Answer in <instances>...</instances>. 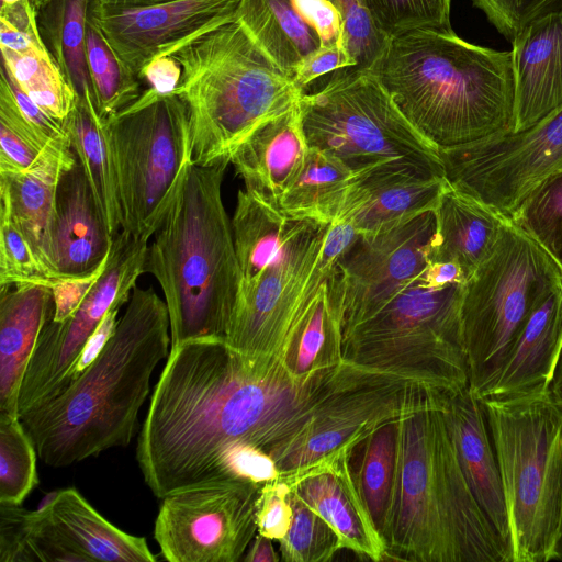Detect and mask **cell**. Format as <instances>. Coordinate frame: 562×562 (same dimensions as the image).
Instances as JSON below:
<instances>
[{
    "label": "cell",
    "instance_id": "obj_28",
    "mask_svg": "<svg viewBox=\"0 0 562 562\" xmlns=\"http://www.w3.org/2000/svg\"><path fill=\"white\" fill-rule=\"evenodd\" d=\"M434 213L428 262H456L468 280L494 249L508 218L448 181Z\"/></svg>",
    "mask_w": 562,
    "mask_h": 562
},
{
    "label": "cell",
    "instance_id": "obj_33",
    "mask_svg": "<svg viewBox=\"0 0 562 562\" xmlns=\"http://www.w3.org/2000/svg\"><path fill=\"white\" fill-rule=\"evenodd\" d=\"M65 125L71 147L89 180L109 232L114 237L122 231V210L110 150L94 103L78 95Z\"/></svg>",
    "mask_w": 562,
    "mask_h": 562
},
{
    "label": "cell",
    "instance_id": "obj_29",
    "mask_svg": "<svg viewBox=\"0 0 562 562\" xmlns=\"http://www.w3.org/2000/svg\"><path fill=\"white\" fill-rule=\"evenodd\" d=\"M342 318L344 284L337 263L294 322L281 362L300 379L339 364Z\"/></svg>",
    "mask_w": 562,
    "mask_h": 562
},
{
    "label": "cell",
    "instance_id": "obj_60",
    "mask_svg": "<svg viewBox=\"0 0 562 562\" xmlns=\"http://www.w3.org/2000/svg\"><path fill=\"white\" fill-rule=\"evenodd\" d=\"M22 0H1V4L3 5H10V4H14V3H18Z\"/></svg>",
    "mask_w": 562,
    "mask_h": 562
},
{
    "label": "cell",
    "instance_id": "obj_38",
    "mask_svg": "<svg viewBox=\"0 0 562 562\" xmlns=\"http://www.w3.org/2000/svg\"><path fill=\"white\" fill-rule=\"evenodd\" d=\"M37 457L21 418L0 413V505L21 506L38 484Z\"/></svg>",
    "mask_w": 562,
    "mask_h": 562
},
{
    "label": "cell",
    "instance_id": "obj_46",
    "mask_svg": "<svg viewBox=\"0 0 562 562\" xmlns=\"http://www.w3.org/2000/svg\"><path fill=\"white\" fill-rule=\"evenodd\" d=\"M291 488L282 476L260 486L255 514L258 533L277 541L288 533L293 520Z\"/></svg>",
    "mask_w": 562,
    "mask_h": 562
},
{
    "label": "cell",
    "instance_id": "obj_45",
    "mask_svg": "<svg viewBox=\"0 0 562 562\" xmlns=\"http://www.w3.org/2000/svg\"><path fill=\"white\" fill-rule=\"evenodd\" d=\"M472 2L510 42L533 19L562 9V0H472Z\"/></svg>",
    "mask_w": 562,
    "mask_h": 562
},
{
    "label": "cell",
    "instance_id": "obj_41",
    "mask_svg": "<svg viewBox=\"0 0 562 562\" xmlns=\"http://www.w3.org/2000/svg\"><path fill=\"white\" fill-rule=\"evenodd\" d=\"M378 27L390 38L428 29L452 31L451 0H363Z\"/></svg>",
    "mask_w": 562,
    "mask_h": 562
},
{
    "label": "cell",
    "instance_id": "obj_49",
    "mask_svg": "<svg viewBox=\"0 0 562 562\" xmlns=\"http://www.w3.org/2000/svg\"><path fill=\"white\" fill-rule=\"evenodd\" d=\"M121 306L112 307L108 314L103 317L99 326L88 338L87 342L82 347L80 353L76 358L75 362L70 367L64 380L63 391L77 378H79L83 371L99 357L104 349L105 345L113 336L117 326V313ZM61 391V392H63ZM60 392V393H61Z\"/></svg>",
    "mask_w": 562,
    "mask_h": 562
},
{
    "label": "cell",
    "instance_id": "obj_20",
    "mask_svg": "<svg viewBox=\"0 0 562 562\" xmlns=\"http://www.w3.org/2000/svg\"><path fill=\"white\" fill-rule=\"evenodd\" d=\"M112 240L89 180L76 157L63 170L56 191L52 245L57 278L74 280L100 273Z\"/></svg>",
    "mask_w": 562,
    "mask_h": 562
},
{
    "label": "cell",
    "instance_id": "obj_47",
    "mask_svg": "<svg viewBox=\"0 0 562 562\" xmlns=\"http://www.w3.org/2000/svg\"><path fill=\"white\" fill-rule=\"evenodd\" d=\"M26 515L20 506L0 505V562H30Z\"/></svg>",
    "mask_w": 562,
    "mask_h": 562
},
{
    "label": "cell",
    "instance_id": "obj_54",
    "mask_svg": "<svg viewBox=\"0 0 562 562\" xmlns=\"http://www.w3.org/2000/svg\"><path fill=\"white\" fill-rule=\"evenodd\" d=\"M0 47L20 54L49 52L43 40L35 38L0 19Z\"/></svg>",
    "mask_w": 562,
    "mask_h": 562
},
{
    "label": "cell",
    "instance_id": "obj_26",
    "mask_svg": "<svg viewBox=\"0 0 562 562\" xmlns=\"http://www.w3.org/2000/svg\"><path fill=\"white\" fill-rule=\"evenodd\" d=\"M74 562H155L146 539L108 521L75 488L57 491L41 508Z\"/></svg>",
    "mask_w": 562,
    "mask_h": 562
},
{
    "label": "cell",
    "instance_id": "obj_12",
    "mask_svg": "<svg viewBox=\"0 0 562 562\" xmlns=\"http://www.w3.org/2000/svg\"><path fill=\"white\" fill-rule=\"evenodd\" d=\"M449 393L422 380L355 363L305 427L268 453L280 474L288 473L359 441L389 422L443 408Z\"/></svg>",
    "mask_w": 562,
    "mask_h": 562
},
{
    "label": "cell",
    "instance_id": "obj_57",
    "mask_svg": "<svg viewBox=\"0 0 562 562\" xmlns=\"http://www.w3.org/2000/svg\"><path fill=\"white\" fill-rule=\"evenodd\" d=\"M91 2L106 5V7H138V5H149V4H156L172 0H90Z\"/></svg>",
    "mask_w": 562,
    "mask_h": 562
},
{
    "label": "cell",
    "instance_id": "obj_43",
    "mask_svg": "<svg viewBox=\"0 0 562 562\" xmlns=\"http://www.w3.org/2000/svg\"><path fill=\"white\" fill-rule=\"evenodd\" d=\"M57 282L15 224L9 217L0 216V285L33 283L53 288Z\"/></svg>",
    "mask_w": 562,
    "mask_h": 562
},
{
    "label": "cell",
    "instance_id": "obj_32",
    "mask_svg": "<svg viewBox=\"0 0 562 562\" xmlns=\"http://www.w3.org/2000/svg\"><path fill=\"white\" fill-rule=\"evenodd\" d=\"M355 175L335 156L310 147L301 171L278 206L289 216L331 224L339 216Z\"/></svg>",
    "mask_w": 562,
    "mask_h": 562
},
{
    "label": "cell",
    "instance_id": "obj_8",
    "mask_svg": "<svg viewBox=\"0 0 562 562\" xmlns=\"http://www.w3.org/2000/svg\"><path fill=\"white\" fill-rule=\"evenodd\" d=\"M299 110L310 147L338 158L356 177H445L439 148L402 113L368 70L346 67L303 93Z\"/></svg>",
    "mask_w": 562,
    "mask_h": 562
},
{
    "label": "cell",
    "instance_id": "obj_14",
    "mask_svg": "<svg viewBox=\"0 0 562 562\" xmlns=\"http://www.w3.org/2000/svg\"><path fill=\"white\" fill-rule=\"evenodd\" d=\"M261 485L222 479L161 498L154 538L169 562H237L257 533Z\"/></svg>",
    "mask_w": 562,
    "mask_h": 562
},
{
    "label": "cell",
    "instance_id": "obj_4",
    "mask_svg": "<svg viewBox=\"0 0 562 562\" xmlns=\"http://www.w3.org/2000/svg\"><path fill=\"white\" fill-rule=\"evenodd\" d=\"M229 161L187 167L147 247L144 271L158 281L170 322V349L225 338L240 285L232 220L222 184Z\"/></svg>",
    "mask_w": 562,
    "mask_h": 562
},
{
    "label": "cell",
    "instance_id": "obj_44",
    "mask_svg": "<svg viewBox=\"0 0 562 562\" xmlns=\"http://www.w3.org/2000/svg\"><path fill=\"white\" fill-rule=\"evenodd\" d=\"M280 476L274 460L261 448L248 442H233L220 454L215 480L240 479L262 485Z\"/></svg>",
    "mask_w": 562,
    "mask_h": 562
},
{
    "label": "cell",
    "instance_id": "obj_55",
    "mask_svg": "<svg viewBox=\"0 0 562 562\" xmlns=\"http://www.w3.org/2000/svg\"><path fill=\"white\" fill-rule=\"evenodd\" d=\"M248 548L241 559L245 562H278L281 560L272 544V539L258 532Z\"/></svg>",
    "mask_w": 562,
    "mask_h": 562
},
{
    "label": "cell",
    "instance_id": "obj_9",
    "mask_svg": "<svg viewBox=\"0 0 562 562\" xmlns=\"http://www.w3.org/2000/svg\"><path fill=\"white\" fill-rule=\"evenodd\" d=\"M418 276L375 314L342 334V358L459 391L469 386L461 325L464 283L435 289L423 285Z\"/></svg>",
    "mask_w": 562,
    "mask_h": 562
},
{
    "label": "cell",
    "instance_id": "obj_34",
    "mask_svg": "<svg viewBox=\"0 0 562 562\" xmlns=\"http://www.w3.org/2000/svg\"><path fill=\"white\" fill-rule=\"evenodd\" d=\"M90 0H53L42 10V24L55 63L79 97L93 101L86 55Z\"/></svg>",
    "mask_w": 562,
    "mask_h": 562
},
{
    "label": "cell",
    "instance_id": "obj_11",
    "mask_svg": "<svg viewBox=\"0 0 562 562\" xmlns=\"http://www.w3.org/2000/svg\"><path fill=\"white\" fill-rule=\"evenodd\" d=\"M102 127L116 179L122 231L148 241L192 162L187 110L176 94L148 88Z\"/></svg>",
    "mask_w": 562,
    "mask_h": 562
},
{
    "label": "cell",
    "instance_id": "obj_1",
    "mask_svg": "<svg viewBox=\"0 0 562 562\" xmlns=\"http://www.w3.org/2000/svg\"><path fill=\"white\" fill-rule=\"evenodd\" d=\"M355 363L300 379L279 360L200 338L170 349L140 428L136 460L162 498L214 481L221 452L248 442L267 453L295 436L347 379Z\"/></svg>",
    "mask_w": 562,
    "mask_h": 562
},
{
    "label": "cell",
    "instance_id": "obj_51",
    "mask_svg": "<svg viewBox=\"0 0 562 562\" xmlns=\"http://www.w3.org/2000/svg\"><path fill=\"white\" fill-rule=\"evenodd\" d=\"M180 78L181 66L171 55L153 59L140 72V79H146L149 88L162 95L171 94L178 87Z\"/></svg>",
    "mask_w": 562,
    "mask_h": 562
},
{
    "label": "cell",
    "instance_id": "obj_48",
    "mask_svg": "<svg viewBox=\"0 0 562 562\" xmlns=\"http://www.w3.org/2000/svg\"><path fill=\"white\" fill-rule=\"evenodd\" d=\"M346 67H353V61L342 44L323 46L301 64L293 82L305 92V88L318 77Z\"/></svg>",
    "mask_w": 562,
    "mask_h": 562
},
{
    "label": "cell",
    "instance_id": "obj_25",
    "mask_svg": "<svg viewBox=\"0 0 562 562\" xmlns=\"http://www.w3.org/2000/svg\"><path fill=\"white\" fill-rule=\"evenodd\" d=\"M447 187L445 177L370 176L355 179L336 221L360 235H374L435 211Z\"/></svg>",
    "mask_w": 562,
    "mask_h": 562
},
{
    "label": "cell",
    "instance_id": "obj_39",
    "mask_svg": "<svg viewBox=\"0 0 562 562\" xmlns=\"http://www.w3.org/2000/svg\"><path fill=\"white\" fill-rule=\"evenodd\" d=\"M48 145L23 115L8 78L1 70L0 175L29 170Z\"/></svg>",
    "mask_w": 562,
    "mask_h": 562
},
{
    "label": "cell",
    "instance_id": "obj_58",
    "mask_svg": "<svg viewBox=\"0 0 562 562\" xmlns=\"http://www.w3.org/2000/svg\"><path fill=\"white\" fill-rule=\"evenodd\" d=\"M562 561V520L559 531V537L554 547L553 555L551 561Z\"/></svg>",
    "mask_w": 562,
    "mask_h": 562
},
{
    "label": "cell",
    "instance_id": "obj_21",
    "mask_svg": "<svg viewBox=\"0 0 562 562\" xmlns=\"http://www.w3.org/2000/svg\"><path fill=\"white\" fill-rule=\"evenodd\" d=\"M442 414L461 470L476 502L512 551L501 472L481 398L470 385L449 393Z\"/></svg>",
    "mask_w": 562,
    "mask_h": 562
},
{
    "label": "cell",
    "instance_id": "obj_17",
    "mask_svg": "<svg viewBox=\"0 0 562 562\" xmlns=\"http://www.w3.org/2000/svg\"><path fill=\"white\" fill-rule=\"evenodd\" d=\"M434 211L374 234L360 235L338 260L344 284L342 334L375 314L428 265Z\"/></svg>",
    "mask_w": 562,
    "mask_h": 562
},
{
    "label": "cell",
    "instance_id": "obj_2",
    "mask_svg": "<svg viewBox=\"0 0 562 562\" xmlns=\"http://www.w3.org/2000/svg\"><path fill=\"white\" fill-rule=\"evenodd\" d=\"M170 344L165 300L153 288L135 285L99 357L56 397L20 417L41 461L64 468L128 446L151 374Z\"/></svg>",
    "mask_w": 562,
    "mask_h": 562
},
{
    "label": "cell",
    "instance_id": "obj_59",
    "mask_svg": "<svg viewBox=\"0 0 562 562\" xmlns=\"http://www.w3.org/2000/svg\"><path fill=\"white\" fill-rule=\"evenodd\" d=\"M53 0H31L33 7L36 11L42 10L46 4L52 2Z\"/></svg>",
    "mask_w": 562,
    "mask_h": 562
},
{
    "label": "cell",
    "instance_id": "obj_23",
    "mask_svg": "<svg viewBox=\"0 0 562 562\" xmlns=\"http://www.w3.org/2000/svg\"><path fill=\"white\" fill-rule=\"evenodd\" d=\"M69 137L50 143L26 171L0 175V216L21 231L46 271L54 269L52 233L57 184L63 170L76 159Z\"/></svg>",
    "mask_w": 562,
    "mask_h": 562
},
{
    "label": "cell",
    "instance_id": "obj_3",
    "mask_svg": "<svg viewBox=\"0 0 562 562\" xmlns=\"http://www.w3.org/2000/svg\"><path fill=\"white\" fill-rule=\"evenodd\" d=\"M368 70L438 148L514 130L512 52L469 43L453 31L418 29L392 37Z\"/></svg>",
    "mask_w": 562,
    "mask_h": 562
},
{
    "label": "cell",
    "instance_id": "obj_53",
    "mask_svg": "<svg viewBox=\"0 0 562 562\" xmlns=\"http://www.w3.org/2000/svg\"><path fill=\"white\" fill-rule=\"evenodd\" d=\"M36 13L37 11L31 0H22L10 5L1 4L0 19L35 38L43 40L37 25Z\"/></svg>",
    "mask_w": 562,
    "mask_h": 562
},
{
    "label": "cell",
    "instance_id": "obj_27",
    "mask_svg": "<svg viewBox=\"0 0 562 562\" xmlns=\"http://www.w3.org/2000/svg\"><path fill=\"white\" fill-rule=\"evenodd\" d=\"M53 290L33 283L0 285V413L19 416L23 378L45 322Z\"/></svg>",
    "mask_w": 562,
    "mask_h": 562
},
{
    "label": "cell",
    "instance_id": "obj_7",
    "mask_svg": "<svg viewBox=\"0 0 562 562\" xmlns=\"http://www.w3.org/2000/svg\"><path fill=\"white\" fill-rule=\"evenodd\" d=\"M480 398L501 472L513 562L551 561L562 520V411L547 390Z\"/></svg>",
    "mask_w": 562,
    "mask_h": 562
},
{
    "label": "cell",
    "instance_id": "obj_42",
    "mask_svg": "<svg viewBox=\"0 0 562 562\" xmlns=\"http://www.w3.org/2000/svg\"><path fill=\"white\" fill-rule=\"evenodd\" d=\"M342 23L344 45L353 67L370 69L390 43L376 25L363 0H331Z\"/></svg>",
    "mask_w": 562,
    "mask_h": 562
},
{
    "label": "cell",
    "instance_id": "obj_37",
    "mask_svg": "<svg viewBox=\"0 0 562 562\" xmlns=\"http://www.w3.org/2000/svg\"><path fill=\"white\" fill-rule=\"evenodd\" d=\"M508 220L536 241L562 272V171L537 186Z\"/></svg>",
    "mask_w": 562,
    "mask_h": 562
},
{
    "label": "cell",
    "instance_id": "obj_50",
    "mask_svg": "<svg viewBox=\"0 0 562 562\" xmlns=\"http://www.w3.org/2000/svg\"><path fill=\"white\" fill-rule=\"evenodd\" d=\"M100 273L83 279L60 280L52 288L55 322H63L76 312Z\"/></svg>",
    "mask_w": 562,
    "mask_h": 562
},
{
    "label": "cell",
    "instance_id": "obj_56",
    "mask_svg": "<svg viewBox=\"0 0 562 562\" xmlns=\"http://www.w3.org/2000/svg\"><path fill=\"white\" fill-rule=\"evenodd\" d=\"M547 393L552 402L562 411V346L547 384Z\"/></svg>",
    "mask_w": 562,
    "mask_h": 562
},
{
    "label": "cell",
    "instance_id": "obj_40",
    "mask_svg": "<svg viewBox=\"0 0 562 562\" xmlns=\"http://www.w3.org/2000/svg\"><path fill=\"white\" fill-rule=\"evenodd\" d=\"M293 520L288 533L279 540V552L286 562H328L342 549L329 524L310 508L291 488Z\"/></svg>",
    "mask_w": 562,
    "mask_h": 562
},
{
    "label": "cell",
    "instance_id": "obj_30",
    "mask_svg": "<svg viewBox=\"0 0 562 562\" xmlns=\"http://www.w3.org/2000/svg\"><path fill=\"white\" fill-rule=\"evenodd\" d=\"M561 346L562 283L535 307L496 383L484 397H512L547 390Z\"/></svg>",
    "mask_w": 562,
    "mask_h": 562
},
{
    "label": "cell",
    "instance_id": "obj_52",
    "mask_svg": "<svg viewBox=\"0 0 562 562\" xmlns=\"http://www.w3.org/2000/svg\"><path fill=\"white\" fill-rule=\"evenodd\" d=\"M419 282L428 288L441 289L464 283L467 277L462 268L452 261L428 262L418 276Z\"/></svg>",
    "mask_w": 562,
    "mask_h": 562
},
{
    "label": "cell",
    "instance_id": "obj_31",
    "mask_svg": "<svg viewBox=\"0 0 562 562\" xmlns=\"http://www.w3.org/2000/svg\"><path fill=\"white\" fill-rule=\"evenodd\" d=\"M402 419L378 427L353 443L349 452L352 477L383 539L389 529L396 491Z\"/></svg>",
    "mask_w": 562,
    "mask_h": 562
},
{
    "label": "cell",
    "instance_id": "obj_15",
    "mask_svg": "<svg viewBox=\"0 0 562 562\" xmlns=\"http://www.w3.org/2000/svg\"><path fill=\"white\" fill-rule=\"evenodd\" d=\"M148 241L121 231L113 237L105 266L76 310L63 322H45L19 395V416L45 404L61 391L64 380L88 338L114 306L128 302L145 273Z\"/></svg>",
    "mask_w": 562,
    "mask_h": 562
},
{
    "label": "cell",
    "instance_id": "obj_16",
    "mask_svg": "<svg viewBox=\"0 0 562 562\" xmlns=\"http://www.w3.org/2000/svg\"><path fill=\"white\" fill-rule=\"evenodd\" d=\"M241 0H172L138 7L89 3L88 22L120 61L140 79L153 59L236 16Z\"/></svg>",
    "mask_w": 562,
    "mask_h": 562
},
{
    "label": "cell",
    "instance_id": "obj_19",
    "mask_svg": "<svg viewBox=\"0 0 562 562\" xmlns=\"http://www.w3.org/2000/svg\"><path fill=\"white\" fill-rule=\"evenodd\" d=\"M236 18L292 81L319 48L344 45L341 18L331 0H241Z\"/></svg>",
    "mask_w": 562,
    "mask_h": 562
},
{
    "label": "cell",
    "instance_id": "obj_10",
    "mask_svg": "<svg viewBox=\"0 0 562 562\" xmlns=\"http://www.w3.org/2000/svg\"><path fill=\"white\" fill-rule=\"evenodd\" d=\"M561 283L555 262L508 220L492 252L463 284V345L469 385L477 397L491 392L528 317Z\"/></svg>",
    "mask_w": 562,
    "mask_h": 562
},
{
    "label": "cell",
    "instance_id": "obj_22",
    "mask_svg": "<svg viewBox=\"0 0 562 562\" xmlns=\"http://www.w3.org/2000/svg\"><path fill=\"white\" fill-rule=\"evenodd\" d=\"M512 44L515 82L513 132H518L562 105V9L530 21Z\"/></svg>",
    "mask_w": 562,
    "mask_h": 562
},
{
    "label": "cell",
    "instance_id": "obj_6",
    "mask_svg": "<svg viewBox=\"0 0 562 562\" xmlns=\"http://www.w3.org/2000/svg\"><path fill=\"white\" fill-rule=\"evenodd\" d=\"M181 66L172 92L183 103L192 161H229L259 124L296 106L304 93L235 16L189 40L171 54Z\"/></svg>",
    "mask_w": 562,
    "mask_h": 562
},
{
    "label": "cell",
    "instance_id": "obj_36",
    "mask_svg": "<svg viewBox=\"0 0 562 562\" xmlns=\"http://www.w3.org/2000/svg\"><path fill=\"white\" fill-rule=\"evenodd\" d=\"M86 55L94 106L103 124L140 95L139 78L120 61L89 22L86 31Z\"/></svg>",
    "mask_w": 562,
    "mask_h": 562
},
{
    "label": "cell",
    "instance_id": "obj_13",
    "mask_svg": "<svg viewBox=\"0 0 562 562\" xmlns=\"http://www.w3.org/2000/svg\"><path fill=\"white\" fill-rule=\"evenodd\" d=\"M439 155L449 184L509 218L537 186L562 171V105L522 131L439 148Z\"/></svg>",
    "mask_w": 562,
    "mask_h": 562
},
{
    "label": "cell",
    "instance_id": "obj_24",
    "mask_svg": "<svg viewBox=\"0 0 562 562\" xmlns=\"http://www.w3.org/2000/svg\"><path fill=\"white\" fill-rule=\"evenodd\" d=\"M299 103L250 132L233 150L229 164L245 189L278 205L308 153Z\"/></svg>",
    "mask_w": 562,
    "mask_h": 562
},
{
    "label": "cell",
    "instance_id": "obj_35",
    "mask_svg": "<svg viewBox=\"0 0 562 562\" xmlns=\"http://www.w3.org/2000/svg\"><path fill=\"white\" fill-rule=\"evenodd\" d=\"M1 48L8 78L55 120L65 123L78 94L55 63L50 52L20 54Z\"/></svg>",
    "mask_w": 562,
    "mask_h": 562
},
{
    "label": "cell",
    "instance_id": "obj_18",
    "mask_svg": "<svg viewBox=\"0 0 562 562\" xmlns=\"http://www.w3.org/2000/svg\"><path fill=\"white\" fill-rule=\"evenodd\" d=\"M346 443L316 461L280 474L302 501L338 535L342 549L372 561L386 560V544L359 493Z\"/></svg>",
    "mask_w": 562,
    "mask_h": 562
},
{
    "label": "cell",
    "instance_id": "obj_5",
    "mask_svg": "<svg viewBox=\"0 0 562 562\" xmlns=\"http://www.w3.org/2000/svg\"><path fill=\"white\" fill-rule=\"evenodd\" d=\"M386 560L513 562L461 470L442 408L401 420L397 483Z\"/></svg>",
    "mask_w": 562,
    "mask_h": 562
}]
</instances>
